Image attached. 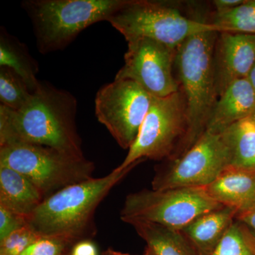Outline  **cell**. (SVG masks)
Here are the masks:
<instances>
[{
    "label": "cell",
    "mask_w": 255,
    "mask_h": 255,
    "mask_svg": "<svg viewBox=\"0 0 255 255\" xmlns=\"http://www.w3.org/2000/svg\"><path fill=\"white\" fill-rule=\"evenodd\" d=\"M78 102L70 92L40 81L21 110L0 105V146L26 143L85 157L76 126Z\"/></svg>",
    "instance_id": "1"
},
{
    "label": "cell",
    "mask_w": 255,
    "mask_h": 255,
    "mask_svg": "<svg viewBox=\"0 0 255 255\" xmlns=\"http://www.w3.org/2000/svg\"><path fill=\"white\" fill-rule=\"evenodd\" d=\"M134 167H117L105 177L77 183L46 198L27 223L41 237L74 244L95 236V214L101 202Z\"/></svg>",
    "instance_id": "2"
},
{
    "label": "cell",
    "mask_w": 255,
    "mask_h": 255,
    "mask_svg": "<svg viewBox=\"0 0 255 255\" xmlns=\"http://www.w3.org/2000/svg\"><path fill=\"white\" fill-rule=\"evenodd\" d=\"M219 33H196L176 50L175 78L185 100L188 129L174 159L185 153L204 135L219 100L214 68L215 43Z\"/></svg>",
    "instance_id": "3"
},
{
    "label": "cell",
    "mask_w": 255,
    "mask_h": 255,
    "mask_svg": "<svg viewBox=\"0 0 255 255\" xmlns=\"http://www.w3.org/2000/svg\"><path fill=\"white\" fill-rule=\"evenodd\" d=\"M127 0H29L23 3L31 18L42 54L66 48L93 23L108 21Z\"/></svg>",
    "instance_id": "4"
},
{
    "label": "cell",
    "mask_w": 255,
    "mask_h": 255,
    "mask_svg": "<svg viewBox=\"0 0 255 255\" xmlns=\"http://www.w3.org/2000/svg\"><path fill=\"white\" fill-rule=\"evenodd\" d=\"M0 166L28 178L45 199L64 188L92 179L95 170V163L85 157L26 143L0 146Z\"/></svg>",
    "instance_id": "5"
},
{
    "label": "cell",
    "mask_w": 255,
    "mask_h": 255,
    "mask_svg": "<svg viewBox=\"0 0 255 255\" xmlns=\"http://www.w3.org/2000/svg\"><path fill=\"white\" fill-rule=\"evenodd\" d=\"M107 21L127 41L148 38L173 49L196 33L223 32L211 22L187 17L167 3L148 0H127Z\"/></svg>",
    "instance_id": "6"
},
{
    "label": "cell",
    "mask_w": 255,
    "mask_h": 255,
    "mask_svg": "<svg viewBox=\"0 0 255 255\" xmlns=\"http://www.w3.org/2000/svg\"><path fill=\"white\" fill-rule=\"evenodd\" d=\"M187 129L186 102L180 90L167 97H152L136 139L117 167H135L147 159L172 160L185 139Z\"/></svg>",
    "instance_id": "7"
},
{
    "label": "cell",
    "mask_w": 255,
    "mask_h": 255,
    "mask_svg": "<svg viewBox=\"0 0 255 255\" xmlns=\"http://www.w3.org/2000/svg\"><path fill=\"white\" fill-rule=\"evenodd\" d=\"M221 206L205 187L146 189L127 196L121 219L141 220L182 231L196 218Z\"/></svg>",
    "instance_id": "8"
},
{
    "label": "cell",
    "mask_w": 255,
    "mask_h": 255,
    "mask_svg": "<svg viewBox=\"0 0 255 255\" xmlns=\"http://www.w3.org/2000/svg\"><path fill=\"white\" fill-rule=\"evenodd\" d=\"M228 166L229 157L222 132L206 130L185 153L173 160L164 161L155 169L152 189L206 187Z\"/></svg>",
    "instance_id": "9"
},
{
    "label": "cell",
    "mask_w": 255,
    "mask_h": 255,
    "mask_svg": "<svg viewBox=\"0 0 255 255\" xmlns=\"http://www.w3.org/2000/svg\"><path fill=\"white\" fill-rule=\"evenodd\" d=\"M152 101V96L136 82L114 79L96 95V117L122 148L129 150L136 139Z\"/></svg>",
    "instance_id": "10"
},
{
    "label": "cell",
    "mask_w": 255,
    "mask_h": 255,
    "mask_svg": "<svg viewBox=\"0 0 255 255\" xmlns=\"http://www.w3.org/2000/svg\"><path fill=\"white\" fill-rule=\"evenodd\" d=\"M124 65L116 80H130L154 97H164L179 90L174 73L176 50L148 38L127 41Z\"/></svg>",
    "instance_id": "11"
},
{
    "label": "cell",
    "mask_w": 255,
    "mask_h": 255,
    "mask_svg": "<svg viewBox=\"0 0 255 255\" xmlns=\"http://www.w3.org/2000/svg\"><path fill=\"white\" fill-rule=\"evenodd\" d=\"M255 62V34L220 32L215 43L214 68L219 98L236 80L248 78Z\"/></svg>",
    "instance_id": "12"
},
{
    "label": "cell",
    "mask_w": 255,
    "mask_h": 255,
    "mask_svg": "<svg viewBox=\"0 0 255 255\" xmlns=\"http://www.w3.org/2000/svg\"><path fill=\"white\" fill-rule=\"evenodd\" d=\"M205 189L221 205L244 212L255 206V171L228 166Z\"/></svg>",
    "instance_id": "13"
},
{
    "label": "cell",
    "mask_w": 255,
    "mask_h": 255,
    "mask_svg": "<svg viewBox=\"0 0 255 255\" xmlns=\"http://www.w3.org/2000/svg\"><path fill=\"white\" fill-rule=\"evenodd\" d=\"M255 110V87L248 78L236 80L220 96L206 130L221 133L233 124L251 117Z\"/></svg>",
    "instance_id": "14"
},
{
    "label": "cell",
    "mask_w": 255,
    "mask_h": 255,
    "mask_svg": "<svg viewBox=\"0 0 255 255\" xmlns=\"http://www.w3.org/2000/svg\"><path fill=\"white\" fill-rule=\"evenodd\" d=\"M237 211L222 206L196 218L182 230L199 255H211L236 221Z\"/></svg>",
    "instance_id": "15"
},
{
    "label": "cell",
    "mask_w": 255,
    "mask_h": 255,
    "mask_svg": "<svg viewBox=\"0 0 255 255\" xmlns=\"http://www.w3.org/2000/svg\"><path fill=\"white\" fill-rule=\"evenodd\" d=\"M44 199L41 191L28 178L0 166V206L28 217Z\"/></svg>",
    "instance_id": "16"
},
{
    "label": "cell",
    "mask_w": 255,
    "mask_h": 255,
    "mask_svg": "<svg viewBox=\"0 0 255 255\" xmlns=\"http://www.w3.org/2000/svg\"><path fill=\"white\" fill-rule=\"evenodd\" d=\"M124 222L131 226L145 242V250L151 255H199L180 230L137 219Z\"/></svg>",
    "instance_id": "17"
},
{
    "label": "cell",
    "mask_w": 255,
    "mask_h": 255,
    "mask_svg": "<svg viewBox=\"0 0 255 255\" xmlns=\"http://www.w3.org/2000/svg\"><path fill=\"white\" fill-rule=\"evenodd\" d=\"M229 166L255 171V122L251 117L233 124L222 132Z\"/></svg>",
    "instance_id": "18"
},
{
    "label": "cell",
    "mask_w": 255,
    "mask_h": 255,
    "mask_svg": "<svg viewBox=\"0 0 255 255\" xmlns=\"http://www.w3.org/2000/svg\"><path fill=\"white\" fill-rule=\"evenodd\" d=\"M0 66H4L17 74L33 93L39 80L37 79L38 63L28 53L26 45L4 29L0 36Z\"/></svg>",
    "instance_id": "19"
},
{
    "label": "cell",
    "mask_w": 255,
    "mask_h": 255,
    "mask_svg": "<svg viewBox=\"0 0 255 255\" xmlns=\"http://www.w3.org/2000/svg\"><path fill=\"white\" fill-rule=\"evenodd\" d=\"M210 22L223 32L255 34V0H246L231 11L215 14Z\"/></svg>",
    "instance_id": "20"
},
{
    "label": "cell",
    "mask_w": 255,
    "mask_h": 255,
    "mask_svg": "<svg viewBox=\"0 0 255 255\" xmlns=\"http://www.w3.org/2000/svg\"><path fill=\"white\" fill-rule=\"evenodd\" d=\"M211 255H255V233L236 220Z\"/></svg>",
    "instance_id": "21"
},
{
    "label": "cell",
    "mask_w": 255,
    "mask_h": 255,
    "mask_svg": "<svg viewBox=\"0 0 255 255\" xmlns=\"http://www.w3.org/2000/svg\"><path fill=\"white\" fill-rule=\"evenodd\" d=\"M32 92L22 79L12 70L0 66L1 105L13 110H19L27 103Z\"/></svg>",
    "instance_id": "22"
},
{
    "label": "cell",
    "mask_w": 255,
    "mask_h": 255,
    "mask_svg": "<svg viewBox=\"0 0 255 255\" xmlns=\"http://www.w3.org/2000/svg\"><path fill=\"white\" fill-rule=\"evenodd\" d=\"M40 238L27 224L0 241V255H21Z\"/></svg>",
    "instance_id": "23"
},
{
    "label": "cell",
    "mask_w": 255,
    "mask_h": 255,
    "mask_svg": "<svg viewBox=\"0 0 255 255\" xmlns=\"http://www.w3.org/2000/svg\"><path fill=\"white\" fill-rule=\"evenodd\" d=\"M68 243L55 238L41 237L26 248L21 255H65Z\"/></svg>",
    "instance_id": "24"
},
{
    "label": "cell",
    "mask_w": 255,
    "mask_h": 255,
    "mask_svg": "<svg viewBox=\"0 0 255 255\" xmlns=\"http://www.w3.org/2000/svg\"><path fill=\"white\" fill-rule=\"evenodd\" d=\"M27 224V217L0 206V241Z\"/></svg>",
    "instance_id": "25"
},
{
    "label": "cell",
    "mask_w": 255,
    "mask_h": 255,
    "mask_svg": "<svg viewBox=\"0 0 255 255\" xmlns=\"http://www.w3.org/2000/svg\"><path fill=\"white\" fill-rule=\"evenodd\" d=\"M70 255H98L97 247L90 240L75 243Z\"/></svg>",
    "instance_id": "26"
},
{
    "label": "cell",
    "mask_w": 255,
    "mask_h": 255,
    "mask_svg": "<svg viewBox=\"0 0 255 255\" xmlns=\"http://www.w3.org/2000/svg\"><path fill=\"white\" fill-rule=\"evenodd\" d=\"M244 1L245 0H214L213 4L216 9L215 14L227 12L243 4Z\"/></svg>",
    "instance_id": "27"
},
{
    "label": "cell",
    "mask_w": 255,
    "mask_h": 255,
    "mask_svg": "<svg viewBox=\"0 0 255 255\" xmlns=\"http://www.w3.org/2000/svg\"><path fill=\"white\" fill-rule=\"evenodd\" d=\"M236 220L246 225L255 235V206L244 212L237 214Z\"/></svg>",
    "instance_id": "28"
},
{
    "label": "cell",
    "mask_w": 255,
    "mask_h": 255,
    "mask_svg": "<svg viewBox=\"0 0 255 255\" xmlns=\"http://www.w3.org/2000/svg\"><path fill=\"white\" fill-rule=\"evenodd\" d=\"M107 251H108L109 253H110V254L112 255H135L128 254V253H122V252L114 251V250L111 249V248H110V249L107 250ZM141 255H151L150 254V253H148V252H147L145 250V253H144L143 254H142Z\"/></svg>",
    "instance_id": "29"
},
{
    "label": "cell",
    "mask_w": 255,
    "mask_h": 255,
    "mask_svg": "<svg viewBox=\"0 0 255 255\" xmlns=\"http://www.w3.org/2000/svg\"><path fill=\"white\" fill-rule=\"evenodd\" d=\"M248 79L250 80V82H251L252 85H253V87H254L255 89V62Z\"/></svg>",
    "instance_id": "30"
},
{
    "label": "cell",
    "mask_w": 255,
    "mask_h": 255,
    "mask_svg": "<svg viewBox=\"0 0 255 255\" xmlns=\"http://www.w3.org/2000/svg\"><path fill=\"white\" fill-rule=\"evenodd\" d=\"M251 118L253 119V120L255 122V110L254 111V112H253V114H252Z\"/></svg>",
    "instance_id": "31"
},
{
    "label": "cell",
    "mask_w": 255,
    "mask_h": 255,
    "mask_svg": "<svg viewBox=\"0 0 255 255\" xmlns=\"http://www.w3.org/2000/svg\"><path fill=\"white\" fill-rule=\"evenodd\" d=\"M105 255H112L110 254V253H109L108 251H107V252H106V253H105Z\"/></svg>",
    "instance_id": "32"
},
{
    "label": "cell",
    "mask_w": 255,
    "mask_h": 255,
    "mask_svg": "<svg viewBox=\"0 0 255 255\" xmlns=\"http://www.w3.org/2000/svg\"><path fill=\"white\" fill-rule=\"evenodd\" d=\"M68 255V254H67V255Z\"/></svg>",
    "instance_id": "33"
}]
</instances>
